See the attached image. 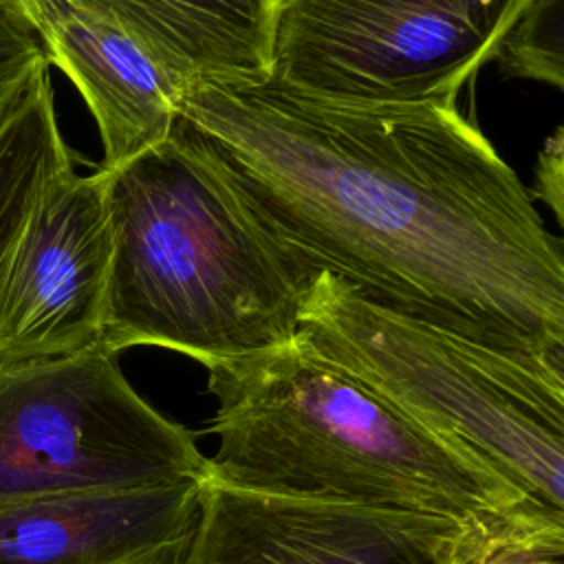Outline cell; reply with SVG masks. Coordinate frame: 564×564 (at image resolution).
I'll list each match as a JSON object with an SVG mask.
<instances>
[{
  "label": "cell",
  "mask_w": 564,
  "mask_h": 564,
  "mask_svg": "<svg viewBox=\"0 0 564 564\" xmlns=\"http://www.w3.org/2000/svg\"><path fill=\"white\" fill-rule=\"evenodd\" d=\"M170 139L302 282L564 370V251L456 99L348 104L256 82H187Z\"/></svg>",
  "instance_id": "6da1fadb"
},
{
  "label": "cell",
  "mask_w": 564,
  "mask_h": 564,
  "mask_svg": "<svg viewBox=\"0 0 564 564\" xmlns=\"http://www.w3.org/2000/svg\"><path fill=\"white\" fill-rule=\"evenodd\" d=\"M218 449L207 480L410 511L502 542L564 538L509 482L394 410L300 337L205 364Z\"/></svg>",
  "instance_id": "7a4b0ae2"
},
{
  "label": "cell",
  "mask_w": 564,
  "mask_h": 564,
  "mask_svg": "<svg viewBox=\"0 0 564 564\" xmlns=\"http://www.w3.org/2000/svg\"><path fill=\"white\" fill-rule=\"evenodd\" d=\"M106 200V348L159 346L205 366L297 337L308 284L172 139L110 170Z\"/></svg>",
  "instance_id": "3957f363"
},
{
  "label": "cell",
  "mask_w": 564,
  "mask_h": 564,
  "mask_svg": "<svg viewBox=\"0 0 564 564\" xmlns=\"http://www.w3.org/2000/svg\"><path fill=\"white\" fill-rule=\"evenodd\" d=\"M297 337L564 524V370L370 306L330 273L311 280Z\"/></svg>",
  "instance_id": "277c9868"
},
{
  "label": "cell",
  "mask_w": 564,
  "mask_h": 564,
  "mask_svg": "<svg viewBox=\"0 0 564 564\" xmlns=\"http://www.w3.org/2000/svg\"><path fill=\"white\" fill-rule=\"evenodd\" d=\"M207 458L189 430L132 388L104 344L0 361V507L205 480Z\"/></svg>",
  "instance_id": "5b68a950"
},
{
  "label": "cell",
  "mask_w": 564,
  "mask_h": 564,
  "mask_svg": "<svg viewBox=\"0 0 564 564\" xmlns=\"http://www.w3.org/2000/svg\"><path fill=\"white\" fill-rule=\"evenodd\" d=\"M531 0H282L269 77L324 99H456Z\"/></svg>",
  "instance_id": "8992f818"
},
{
  "label": "cell",
  "mask_w": 564,
  "mask_h": 564,
  "mask_svg": "<svg viewBox=\"0 0 564 564\" xmlns=\"http://www.w3.org/2000/svg\"><path fill=\"white\" fill-rule=\"evenodd\" d=\"M505 544L449 518L205 478L194 527L172 564H480Z\"/></svg>",
  "instance_id": "52a82bcc"
},
{
  "label": "cell",
  "mask_w": 564,
  "mask_h": 564,
  "mask_svg": "<svg viewBox=\"0 0 564 564\" xmlns=\"http://www.w3.org/2000/svg\"><path fill=\"white\" fill-rule=\"evenodd\" d=\"M108 172L57 170L35 198L0 291V361L101 344L112 234Z\"/></svg>",
  "instance_id": "ba28073f"
},
{
  "label": "cell",
  "mask_w": 564,
  "mask_h": 564,
  "mask_svg": "<svg viewBox=\"0 0 564 564\" xmlns=\"http://www.w3.org/2000/svg\"><path fill=\"white\" fill-rule=\"evenodd\" d=\"M203 480L46 496L0 507V564H150L174 557Z\"/></svg>",
  "instance_id": "9c48e42d"
},
{
  "label": "cell",
  "mask_w": 564,
  "mask_h": 564,
  "mask_svg": "<svg viewBox=\"0 0 564 564\" xmlns=\"http://www.w3.org/2000/svg\"><path fill=\"white\" fill-rule=\"evenodd\" d=\"M29 13L48 64L75 84L97 123L101 170H117L170 139L183 84L139 42L68 0H37Z\"/></svg>",
  "instance_id": "30bf717a"
},
{
  "label": "cell",
  "mask_w": 564,
  "mask_h": 564,
  "mask_svg": "<svg viewBox=\"0 0 564 564\" xmlns=\"http://www.w3.org/2000/svg\"><path fill=\"white\" fill-rule=\"evenodd\" d=\"M139 42L174 79L256 82L271 73V0H68Z\"/></svg>",
  "instance_id": "8fae6325"
},
{
  "label": "cell",
  "mask_w": 564,
  "mask_h": 564,
  "mask_svg": "<svg viewBox=\"0 0 564 564\" xmlns=\"http://www.w3.org/2000/svg\"><path fill=\"white\" fill-rule=\"evenodd\" d=\"M73 163L48 70L40 73L0 123V291L22 225L46 181Z\"/></svg>",
  "instance_id": "7c38bea8"
},
{
  "label": "cell",
  "mask_w": 564,
  "mask_h": 564,
  "mask_svg": "<svg viewBox=\"0 0 564 564\" xmlns=\"http://www.w3.org/2000/svg\"><path fill=\"white\" fill-rule=\"evenodd\" d=\"M564 2L531 0L502 35L494 59L507 77L564 86Z\"/></svg>",
  "instance_id": "4fadbf2b"
},
{
  "label": "cell",
  "mask_w": 564,
  "mask_h": 564,
  "mask_svg": "<svg viewBox=\"0 0 564 564\" xmlns=\"http://www.w3.org/2000/svg\"><path fill=\"white\" fill-rule=\"evenodd\" d=\"M48 68L46 48L29 9L20 0H0V123Z\"/></svg>",
  "instance_id": "5bb4252c"
},
{
  "label": "cell",
  "mask_w": 564,
  "mask_h": 564,
  "mask_svg": "<svg viewBox=\"0 0 564 564\" xmlns=\"http://www.w3.org/2000/svg\"><path fill=\"white\" fill-rule=\"evenodd\" d=\"M562 128L555 130V134L551 139H546L538 163H535V187L531 194V198H542L551 209L553 216L557 218V223H562L564 218V148H562Z\"/></svg>",
  "instance_id": "9a60e30c"
},
{
  "label": "cell",
  "mask_w": 564,
  "mask_h": 564,
  "mask_svg": "<svg viewBox=\"0 0 564 564\" xmlns=\"http://www.w3.org/2000/svg\"><path fill=\"white\" fill-rule=\"evenodd\" d=\"M562 553L564 538H540L505 544L480 564H562Z\"/></svg>",
  "instance_id": "2e32d148"
},
{
  "label": "cell",
  "mask_w": 564,
  "mask_h": 564,
  "mask_svg": "<svg viewBox=\"0 0 564 564\" xmlns=\"http://www.w3.org/2000/svg\"><path fill=\"white\" fill-rule=\"evenodd\" d=\"M176 557V555H174ZM174 557H167V560H156V562H150V564H172Z\"/></svg>",
  "instance_id": "e0dca14e"
},
{
  "label": "cell",
  "mask_w": 564,
  "mask_h": 564,
  "mask_svg": "<svg viewBox=\"0 0 564 564\" xmlns=\"http://www.w3.org/2000/svg\"><path fill=\"white\" fill-rule=\"evenodd\" d=\"M20 2H22V4H24V7H26V9H29V7H33V4H35V2H37V0H20Z\"/></svg>",
  "instance_id": "ac0fdd59"
},
{
  "label": "cell",
  "mask_w": 564,
  "mask_h": 564,
  "mask_svg": "<svg viewBox=\"0 0 564 564\" xmlns=\"http://www.w3.org/2000/svg\"><path fill=\"white\" fill-rule=\"evenodd\" d=\"M271 2H273V7H278L282 0H271Z\"/></svg>",
  "instance_id": "d6986e66"
}]
</instances>
